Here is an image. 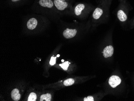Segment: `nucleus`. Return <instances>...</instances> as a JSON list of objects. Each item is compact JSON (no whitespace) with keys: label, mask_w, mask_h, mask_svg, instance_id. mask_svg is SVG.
Wrapping results in <instances>:
<instances>
[{"label":"nucleus","mask_w":134,"mask_h":101,"mask_svg":"<svg viewBox=\"0 0 134 101\" xmlns=\"http://www.w3.org/2000/svg\"><path fill=\"white\" fill-rule=\"evenodd\" d=\"M121 82V80L117 76L113 75L110 78L109 83L111 87L115 88Z\"/></svg>","instance_id":"obj_1"},{"label":"nucleus","mask_w":134,"mask_h":101,"mask_svg":"<svg viewBox=\"0 0 134 101\" xmlns=\"http://www.w3.org/2000/svg\"><path fill=\"white\" fill-rule=\"evenodd\" d=\"M77 33V30L75 29H66L63 32V35L66 39H70L73 38Z\"/></svg>","instance_id":"obj_2"},{"label":"nucleus","mask_w":134,"mask_h":101,"mask_svg":"<svg viewBox=\"0 0 134 101\" xmlns=\"http://www.w3.org/2000/svg\"><path fill=\"white\" fill-rule=\"evenodd\" d=\"M114 53V49L112 46H109L104 48L103 51V56L104 58H107L112 56Z\"/></svg>","instance_id":"obj_3"},{"label":"nucleus","mask_w":134,"mask_h":101,"mask_svg":"<svg viewBox=\"0 0 134 101\" xmlns=\"http://www.w3.org/2000/svg\"><path fill=\"white\" fill-rule=\"evenodd\" d=\"M54 4L58 10L61 11L64 10L68 5V4L66 2L59 0H55Z\"/></svg>","instance_id":"obj_4"},{"label":"nucleus","mask_w":134,"mask_h":101,"mask_svg":"<svg viewBox=\"0 0 134 101\" xmlns=\"http://www.w3.org/2000/svg\"><path fill=\"white\" fill-rule=\"evenodd\" d=\"M37 24V21L34 18L30 19L27 23V27L29 29L33 30L36 27Z\"/></svg>","instance_id":"obj_5"},{"label":"nucleus","mask_w":134,"mask_h":101,"mask_svg":"<svg viewBox=\"0 0 134 101\" xmlns=\"http://www.w3.org/2000/svg\"><path fill=\"white\" fill-rule=\"evenodd\" d=\"M39 4L43 7L51 8L53 5V3L51 0H40Z\"/></svg>","instance_id":"obj_6"},{"label":"nucleus","mask_w":134,"mask_h":101,"mask_svg":"<svg viewBox=\"0 0 134 101\" xmlns=\"http://www.w3.org/2000/svg\"><path fill=\"white\" fill-rule=\"evenodd\" d=\"M11 96L12 99L14 101H19L21 98V95L17 89H15L12 91Z\"/></svg>","instance_id":"obj_7"},{"label":"nucleus","mask_w":134,"mask_h":101,"mask_svg":"<svg viewBox=\"0 0 134 101\" xmlns=\"http://www.w3.org/2000/svg\"><path fill=\"white\" fill-rule=\"evenodd\" d=\"M103 13V10L100 8H97L95 9L93 14V17L95 20H98L100 18V17L102 15Z\"/></svg>","instance_id":"obj_8"},{"label":"nucleus","mask_w":134,"mask_h":101,"mask_svg":"<svg viewBox=\"0 0 134 101\" xmlns=\"http://www.w3.org/2000/svg\"><path fill=\"white\" fill-rule=\"evenodd\" d=\"M85 5L83 4H78L75 8V13L77 16H79L81 14L82 10H84Z\"/></svg>","instance_id":"obj_9"},{"label":"nucleus","mask_w":134,"mask_h":101,"mask_svg":"<svg viewBox=\"0 0 134 101\" xmlns=\"http://www.w3.org/2000/svg\"><path fill=\"white\" fill-rule=\"evenodd\" d=\"M117 16L119 20L120 21H125L127 20V17L124 13V12L122 10H120L118 11L117 13Z\"/></svg>","instance_id":"obj_10"},{"label":"nucleus","mask_w":134,"mask_h":101,"mask_svg":"<svg viewBox=\"0 0 134 101\" xmlns=\"http://www.w3.org/2000/svg\"><path fill=\"white\" fill-rule=\"evenodd\" d=\"M51 99V95L50 93H46L42 95L40 97V101H50Z\"/></svg>","instance_id":"obj_11"},{"label":"nucleus","mask_w":134,"mask_h":101,"mask_svg":"<svg viewBox=\"0 0 134 101\" xmlns=\"http://www.w3.org/2000/svg\"><path fill=\"white\" fill-rule=\"evenodd\" d=\"M74 83V80L73 79L70 78L66 79L64 81V84L65 86H69L72 85Z\"/></svg>","instance_id":"obj_12"},{"label":"nucleus","mask_w":134,"mask_h":101,"mask_svg":"<svg viewBox=\"0 0 134 101\" xmlns=\"http://www.w3.org/2000/svg\"><path fill=\"white\" fill-rule=\"evenodd\" d=\"M37 96L36 94L35 93H31L29 96L28 98V101H35L36 100Z\"/></svg>","instance_id":"obj_13"},{"label":"nucleus","mask_w":134,"mask_h":101,"mask_svg":"<svg viewBox=\"0 0 134 101\" xmlns=\"http://www.w3.org/2000/svg\"><path fill=\"white\" fill-rule=\"evenodd\" d=\"M69 63L68 61H66L65 62H63L62 64H59V66L62 67L64 70H67L68 69L69 66Z\"/></svg>","instance_id":"obj_14"},{"label":"nucleus","mask_w":134,"mask_h":101,"mask_svg":"<svg viewBox=\"0 0 134 101\" xmlns=\"http://www.w3.org/2000/svg\"><path fill=\"white\" fill-rule=\"evenodd\" d=\"M57 57H54L53 56H52L51 58L50 61V64L51 66L54 65L56 63V58Z\"/></svg>","instance_id":"obj_15"},{"label":"nucleus","mask_w":134,"mask_h":101,"mask_svg":"<svg viewBox=\"0 0 134 101\" xmlns=\"http://www.w3.org/2000/svg\"><path fill=\"white\" fill-rule=\"evenodd\" d=\"M84 101H93L94 99H93V97L91 96H89L88 97L86 98H85L84 99Z\"/></svg>","instance_id":"obj_16"},{"label":"nucleus","mask_w":134,"mask_h":101,"mask_svg":"<svg viewBox=\"0 0 134 101\" xmlns=\"http://www.w3.org/2000/svg\"><path fill=\"white\" fill-rule=\"evenodd\" d=\"M11 1L12 2H16V1H19V0H11Z\"/></svg>","instance_id":"obj_17"},{"label":"nucleus","mask_w":134,"mask_h":101,"mask_svg":"<svg viewBox=\"0 0 134 101\" xmlns=\"http://www.w3.org/2000/svg\"><path fill=\"white\" fill-rule=\"evenodd\" d=\"M59 55H57V57H59Z\"/></svg>","instance_id":"obj_18"},{"label":"nucleus","mask_w":134,"mask_h":101,"mask_svg":"<svg viewBox=\"0 0 134 101\" xmlns=\"http://www.w3.org/2000/svg\"><path fill=\"white\" fill-rule=\"evenodd\" d=\"M59 1H64L65 0H59Z\"/></svg>","instance_id":"obj_19"},{"label":"nucleus","mask_w":134,"mask_h":101,"mask_svg":"<svg viewBox=\"0 0 134 101\" xmlns=\"http://www.w3.org/2000/svg\"><path fill=\"white\" fill-rule=\"evenodd\" d=\"M64 60H62V62H64Z\"/></svg>","instance_id":"obj_20"}]
</instances>
